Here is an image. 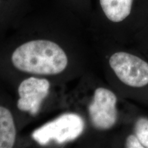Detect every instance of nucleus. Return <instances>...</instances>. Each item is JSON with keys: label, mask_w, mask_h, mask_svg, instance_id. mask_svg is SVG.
<instances>
[{"label": "nucleus", "mask_w": 148, "mask_h": 148, "mask_svg": "<svg viewBox=\"0 0 148 148\" xmlns=\"http://www.w3.org/2000/svg\"><path fill=\"white\" fill-rule=\"evenodd\" d=\"M10 60L18 70L37 75H56L68 64L63 49L56 42L45 39L30 40L18 46Z\"/></svg>", "instance_id": "f257e3e1"}, {"label": "nucleus", "mask_w": 148, "mask_h": 148, "mask_svg": "<svg viewBox=\"0 0 148 148\" xmlns=\"http://www.w3.org/2000/svg\"><path fill=\"white\" fill-rule=\"evenodd\" d=\"M50 84L45 78L30 77L22 81L18 88V110L34 116L38 114L42 101L49 94Z\"/></svg>", "instance_id": "39448f33"}, {"label": "nucleus", "mask_w": 148, "mask_h": 148, "mask_svg": "<svg viewBox=\"0 0 148 148\" xmlns=\"http://www.w3.org/2000/svg\"><path fill=\"white\" fill-rule=\"evenodd\" d=\"M14 117L9 108L0 104V148H11L16 140Z\"/></svg>", "instance_id": "0eeeda50"}, {"label": "nucleus", "mask_w": 148, "mask_h": 148, "mask_svg": "<svg viewBox=\"0 0 148 148\" xmlns=\"http://www.w3.org/2000/svg\"><path fill=\"white\" fill-rule=\"evenodd\" d=\"M135 134L144 147L148 148V119L141 117L135 123Z\"/></svg>", "instance_id": "1a4fd4ad"}, {"label": "nucleus", "mask_w": 148, "mask_h": 148, "mask_svg": "<svg viewBox=\"0 0 148 148\" xmlns=\"http://www.w3.org/2000/svg\"><path fill=\"white\" fill-rule=\"evenodd\" d=\"M116 101L115 94L110 90L99 87L95 90L88 108L92 126L100 130H106L114 126L118 114Z\"/></svg>", "instance_id": "20e7f679"}, {"label": "nucleus", "mask_w": 148, "mask_h": 148, "mask_svg": "<svg viewBox=\"0 0 148 148\" xmlns=\"http://www.w3.org/2000/svg\"><path fill=\"white\" fill-rule=\"evenodd\" d=\"M22 0H0V28L4 26L7 21H10L13 14V10Z\"/></svg>", "instance_id": "6e6552de"}, {"label": "nucleus", "mask_w": 148, "mask_h": 148, "mask_svg": "<svg viewBox=\"0 0 148 148\" xmlns=\"http://www.w3.org/2000/svg\"><path fill=\"white\" fill-rule=\"evenodd\" d=\"M109 64L123 84L138 88L148 84V63L139 57L119 51L111 56Z\"/></svg>", "instance_id": "7ed1b4c3"}, {"label": "nucleus", "mask_w": 148, "mask_h": 148, "mask_svg": "<svg viewBox=\"0 0 148 148\" xmlns=\"http://www.w3.org/2000/svg\"><path fill=\"white\" fill-rule=\"evenodd\" d=\"M69 1H74V2H75V1H77V0H69Z\"/></svg>", "instance_id": "9b49d317"}, {"label": "nucleus", "mask_w": 148, "mask_h": 148, "mask_svg": "<svg viewBox=\"0 0 148 148\" xmlns=\"http://www.w3.org/2000/svg\"><path fill=\"white\" fill-rule=\"evenodd\" d=\"M125 147L127 148H143L144 147L140 142L136 134L129 135L125 141Z\"/></svg>", "instance_id": "9d476101"}, {"label": "nucleus", "mask_w": 148, "mask_h": 148, "mask_svg": "<svg viewBox=\"0 0 148 148\" xmlns=\"http://www.w3.org/2000/svg\"><path fill=\"white\" fill-rule=\"evenodd\" d=\"M133 0H99L104 16L112 23H120L126 18L132 10Z\"/></svg>", "instance_id": "423d86ee"}, {"label": "nucleus", "mask_w": 148, "mask_h": 148, "mask_svg": "<svg viewBox=\"0 0 148 148\" xmlns=\"http://www.w3.org/2000/svg\"><path fill=\"white\" fill-rule=\"evenodd\" d=\"M84 129V120L75 113H65L35 130L32 137L40 145L51 141L63 144L79 137Z\"/></svg>", "instance_id": "f03ea898"}]
</instances>
